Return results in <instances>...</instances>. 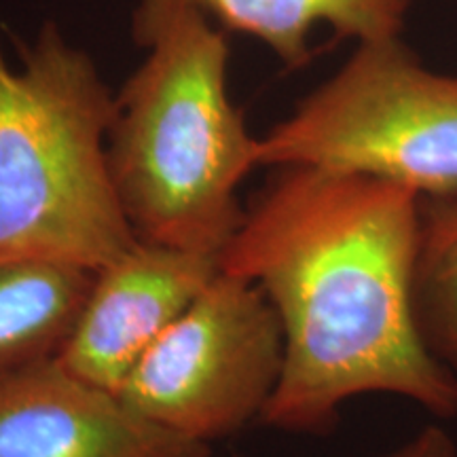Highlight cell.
<instances>
[{
	"label": "cell",
	"instance_id": "3957f363",
	"mask_svg": "<svg viewBox=\"0 0 457 457\" xmlns=\"http://www.w3.org/2000/svg\"><path fill=\"white\" fill-rule=\"evenodd\" d=\"M17 57L0 37V256L100 271L138 242L108 162L117 96L55 21Z\"/></svg>",
	"mask_w": 457,
	"mask_h": 457
},
{
	"label": "cell",
	"instance_id": "8992f818",
	"mask_svg": "<svg viewBox=\"0 0 457 457\" xmlns=\"http://www.w3.org/2000/svg\"><path fill=\"white\" fill-rule=\"evenodd\" d=\"M219 273L220 254L138 237L96 271L77 327L55 362L117 394L145 353Z\"/></svg>",
	"mask_w": 457,
	"mask_h": 457
},
{
	"label": "cell",
	"instance_id": "6da1fadb",
	"mask_svg": "<svg viewBox=\"0 0 457 457\" xmlns=\"http://www.w3.org/2000/svg\"><path fill=\"white\" fill-rule=\"evenodd\" d=\"M279 170L220 253V270L259 286L282 327V375L261 421L322 434L364 394L455 417L457 377L413 312L421 197L370 176Z\"/></svg>",
	"mask_w": 457,
	"mask_h": 457
},
{
	"label": "cell",
	"instance_id": "ba28073f",
	"mask_svg": "<svg viewBox=\"0 0 457 457\" xmlns=\"http://www.w3.org/2000/svg\"><path fill=\"white\" fill-rule=\"evenodd\" d=\"M94 278L83 267L0 256V377L60 356Z\"/></svg>",
	"mask_w": 457,
	"mask_h": 457
},
{
	"label": "cell",
	"instance_id": "9c48e42d",
	"mask_svg": "<svg viewBox=\"0 0 457 457\" xmlns=\"http://www.w3.org/2000/svg\"><path fill=\"white\" fill-rule=\"evenodd\" d=\"M222 30L265 43L288 68L310 62L313 26L362 41L398 37L411 0H195Z\"/></svg>",
	"mask_w": 457,
	"mask_h": 457
},
{
	"label": "cell",
	"instance_id": "30bf717a",
	"mask_svg": "<svg viewBox=\"0 0 457 457\" xmlns=\"http://www.w3.org/2000/svg\"><path fill=\"white\" fill-rule=\"evenodd\" d=\"M413 312L428 352L457 377V193L420 199Z\"/></svg>",
	"mask_w": 457,
	"mask_h": 457
},
{
	"label": "cell",
	"instance_id": "277c9868",
	"mask_svg": "<svg viewBox=\"0 0 457 457\" xmlns=\"http://www.w3.org/2000/svg\"><path fill=\"white\" fill-rule=\"evenodd\" d=\"M259 165L318 168L457 193V77L428 71L398 37L358 43L335 77L259 138Z\"/></svg>",
	"mask_w": 457,
	"mask_h": 457
},
{
	"label": "cell",
	"instance_id": "5b68a950",
	"mask_svg": "<svg viewBox=\"0 0 457 457\" xmlns=\"http://www.w3.org/2000/svg\"><path fill=\"white\" fill-rule=\"evenodd\" d=\"M282 364L271 303L256 284L220 270L117 394L165 430L210 445L261 420Z\"/></svg>",
	"mask_w": 457,
	"mask_h": 457
},
{
	"label": "cell",
	"instance_id": "7a4b0ae2",
	"mask_svg": "<svg viewBox=\"0 0 457 457\" xmlns=\"http://www.w3.org/2000/svg\"><path fill=\"white\" fill-rule=\"evenodd\" d=\"M131 34L146 51L117 96L108 162L136 236L220 254L242 225L237 187L259 138L227 89V30L195 0H138Z\"/></svg>",
	"mask_w": 457,
	"mask_h": 457
},
{
	"label": "cell",
	"instance_id": "52a82bcc",
	"mask_svg": "<svg viewBox=\"0 0 457 457\" xmlns=\"http://www.w3.org/2000/svg\"><path fill=\"white\" fill-rule=\"evenodd\" d=\"M0 457H212L55 362L0 377Z\"/></svg>",
	"mask_w": 457,
	"mask_h": 457
},
{
	"label": "cell",
	"instance_id": "8fae6325",
	"mask_svg": "<svg viewBox=\"0 0 457 457\" xmlns=\"http://www.w3.org/2000/svg\"><path fill=\"white\" fill-rule=\"evenodd\" d=\"M381 457H457V445L443 428L428 426Z\"/></svg>",
	"mask_w": 457,
	"mask_h": 457
}]
</instances>
